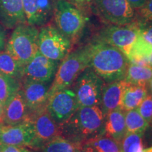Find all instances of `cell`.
Masks as SVG:
<instances>
[{
  "instance_id": "6da1fadb",
  "label": "cell",
  "mask_w": 152,
  "mask_h": 152,
  "mask_svg": "<svg viewBox=\"0 0 152 152\" xmlns=\"http://www.w3.org/2000/svg\"><path fill=\"white\" fill-rule=\"evenodd\" d=\"M129 60L116 47L96 39L90 43L89 67L105 83L124 80Z\"/></svg>"
},
{
  "instance_id": "7a4b0ae2",
  "label": "cell",
  "mask_w": 152,
  "mask_h": 152,
  "mask_svg": "<svg viewBox=\"0 0 152 152\" xmlns=\"http://www.w3.org/2000/svg\"><path fill=\"white\" fill-rule=\"evenodd\" d=\"M105 117L100 106L79 107L66 122L60 125L61 136L85 144L104 134Z\"/></svg>"
},
{
  "instance_id": "3957f363",
  "label": "cell",
  "mask_w": 152,
  "mask_h": 152,
  "mask_svg": "<svg viewBox=\"0 0 152 152\" xmlns=\"http://www.w3.org/2000/svg\"><path fill=\"white\" fill-rule=\"evenodd\" d=\"M90 59V44L68 53L58 66L49 87V96L56 91L71 87L82 72L89 67Z\"/></svg>"
},
{
  "instance_id": "277c9868",
  "label": "cell",
  "mask_w": 152,
  "mask_h": 152,
  "mask_svg": "<svg viewBox=\"0 0 152 152\" xmlns=\"http://www.w3.org/2000/svg\"><path fill=\"white\" fill-rule=\"evenodd\" d=\"M39 30L25 23L14 28L6 46V51L22 66L30 61L38 52Z\"/></svg>"
},
{
  "instance_id": "5b68a950",
  "label": "cell",
  "mask_w": 152,
  "mask_h": 152,
  "mask_svg": "<svg viewBox=\"0 0 152 152\" xmlns=\"http://www.w3.org/2000/svg\"><path fill=\"white\" fill-rule=\"evenodd\" d=\"M53 17L56 27L72 43L80 36L86 23L80 10L67 0H55Z\"/></svg>"
},
{
  "instance_id": "8992f818",
  "label": "cell",
  "mask_w": 152,
  "mask_h": 152,
  "mask_svg": "<svg viewBox=\"0 0 152 152\" xmlns=\"http://www.w3.org/2000/svg\"><path fill=\"white\" fill-rule=\"evenodd\" d=\"M72 44L54 25H45L39 30L38 51L50 59L61 61L70 52Z\"/></svg>"
},
{
  "instance_id": "52a82bcc",
  "label": "cell",
  "mask_w": 152,
  "mask_h": 152,
  "mask_svg": "<svg viewBox=\"0 0 152 152\" xmlns=\"http://www.w3.org/2000/svg\"><path fill=\"white\" fill-rule=\"evenodd\" d=\"M73 85L79 107L100 106L105 82L90 67L82 72Z\"/></svg>"
},
{
  "instance_id": "ba28073f",
  "label": "cell",
  "mask_w": 152,
  "mask_h": 152,
  "mask_svg": "<svg viewBox=\"0 0 152 152\" xmlns=\"http://www.w3.org/2000/svg\"><path fill=\"white\" fill-rule=\"evenodd\" d=\"M139 35L140 30L136 21L123 26L111 24L101 30L97 40L116 47L127 56Z\"/></svg>"
},
{
  "instance_id": "9c48e42d",
  "label": "cell",
  "mask_w": 152,
  "mask_h": 152,
  "mask_svg": "<svg viewBox=\"0 0 152 152\" xmlns=\"http://www.w3.org/2000/svg\"><path fill=\"white\" fill-rule=\"evenodd\" d=\"M99 14L113 25H128L136 21L135 11L127 0H93Z\"/></svg>"
},
{
  "instance_id": "30bf717a",
  "label": "cell",
  "mask_w": 152,
  "mask_h": 152,
  "mask_svg": "<svg viewBox=\"0 0 152 152\" xmlns=\"http://www.w3.org/2000/svg\"><path fill=\"white\" fill-rule=\"evenodd\" d=\"M78 108L75 92L69 88L50 94L47 103V111L59 125L66 122Z\"/></svg>"
},
{
  "instance_id": "8fae6325",
  "label": "cell",
  "mask_w": 152,
  "mask_h": 152,
  "mask_svg": "<svg viewBox=\"0 0 152 152\" xmlns=\"http://www.w3.org/2000/svg\"><path fill=\"white\" fill-rule=\"evenodd\" d=\"M0 144L35 148V132L32 120L15 125H0Z\"/></svg>"
},
{
  "instance_id": "7c38bea8",
  "label": "cell",
  "mask_w": 152,
  "mask_h": 152,
  "mask_svg": "<svg viewBox=\"0 0 152 152\" xmlns=\"http://www.w3.org/2000/svg\"><path fill=\"white\" fill-rule=\"evenodd\" d=\"M35 132V148L42 147L56 137L61 136L60 125L53 119L47 107L30 115Z\"/></svg>"
},
{
  "instance_id": "4fadbf2b",
  "label": "cell",
  "mask_w": 152,
  "mask_h": 152,
  "mask_svg": "<svg viewBox=\"0 0 152 152\" xmlns=\"http://www.w3.org/2000/svg\"><path fill=\"white\" fill-rule=\"evenodd\" d=\"M49 87V83L22 80L20 90L30 115L47 107Z\"/></svg>"
},
{
  "instance_id": "5bb4252c",
  "label": "cell",
  "mask_w": 152,
  "mask_h": 152,
  "mask_svg": "<svg viewBox=\"0 0 152 152\" xmlns=\"http://www.w3.org/2000/svg\"><path fill=\"white\" fill-rule=\"evenodd\" d=\"M58 62L45 56L38 51L35 56L24 66L23 79L49 83L56 73Z\"/></svg>"
},
{
  "instance_id": "9a60e30c",
  "label": "cell",
  "mask_w": 152,
  "mask_h": 152,
  "mask_svg": "<svg viewBox=\"0 0 152 152\" xmlns=\"http://www.w3.org/2000/svg\"><path fill=\"white\" fill-rule=\"evenodd\" d=\"M55 0H23L27 23L34 26L46 25L54 14Z\"/></svg>"
},
{
  "instance_id": "2e32d148",
  "label": "cell",
  "mask_w": 152,
  "mask_h": 152,
  "mask_svg": "<svg viewBox=\"0 0 152 152\" xmlns=\"http://www.w3.org/2000/svg\"><path fill=\"white\" fill-rule=\"evenodd\" d=\"M30 118V112L25 102L21 90L13 95L4 106V125H15Z\"/></svg>"
},
{
  "instance_id": "e0dca14e",
  "label": "cell",
  "mask_w": 152,
  "mask_h": 152,
  "mask_svg": "<svg viewBox=\"0 0 152 152\" xmlns=\"http://www.w3.org/2000/svg\"><path fill=\"white\" fill-rule=\"evenodd\" d=\"M26 22L23 0H0V23L14 28Z\"/></svg>"
},
{
  "instance_id": "ac0fdd59",
  "label": "cell",
  "mask_w": 152,
  "mask_h": 152,
  "mask_svg": "<svg viewBox=\"0 0 152 152\" xmlns=\"http://www.w3.org/2000/svg\"><path fill=\"white\" fill-rule=\"evenodd\" d=\"M130 84L125 80L105 83L101 98L100 107L105 114L113 110L121 109L123 92Z\"/></svg>"
},
{
  "instance_id": "d6986e66",
  "label": "cell",
  "mask_w": 152,
  "mask_h": 152,
  "mask_svg": "<svg viewBox=\"0 0 152 152\" xmlns=\"http://www.w3.org/2000/svg\"><path fill=\"white\" fill-rule=\"evenodd\" d=\"M125 111L121 109L113 110L106 114L104 134L121 142L126 134Z\"/></svg>"
},
{
  "instance_id": "ffe728a7",
  "label": "cell",
  "mask_w": 152,
  "mask_h": 152,
  "mask_svg": "<svg viewBox=\"0 0 152 152\" xmlns=\"http://www.w3.org/2000/svg\"><path fill=\"white\" fill-rule=\"evenodd\" d=\"M148 94V87L130 85L123 92L121 109L128 111L137 109Z\"/></svg>"
},
{
  "instance_id": "44dd1931",
  "label": "cell",
  "mask_w": 152,
  "mask_h": 152,
  "mask_svg": "<svg viewBox=\"0 0 152 152\" xmlns=\"http://www.w3.org/2000/svg\"><path fill=\"white\" fill-rule=\"evenodd\" d=\"M152 79V68L129 62L125 80L130 85L149 86Z\"/></svg>"
},
{
  "instance_id": "7402d4cb",
  "label": "cell",
  "mask_w": 152,
  "mask_h": 152,
  "mask_svg": "<svg viewBox=\"0 0 152 152\" xmlns=\"http://www.w3.org/2000/svg\"><path fill=\"white\" fill-rule=\"evenodd\" d=\"M84 144L58 136L45 143L42 149L43 152H77Z\"/></svg>"
},
{
  "instance_id": "603a6c76",
  "label": "cell",
  "mask_w": 152,
  "mask_h": 152,
  "mask_svg": "<svg viewBox=\"0 0 152 152\" xmlns=\"http://www.w3.org/2000/svg\"><path fill=\"white\" fill-rule=\"evenodd\" d=\"M23 66L13 58L7 51L0 52V73L21 81L23 77Z\"/></svg>"
},
{
  "instance_id": "cb8c5ba5",
  "label": "cell",
  "mask_w": 152,
  "mask_h": 152,
  "mask_svg": "<svg viewBox=\"0 0 152 152\" xmlns=\"http://www.w3.org/2000/svg\"><path fill=\"white\" fill-rule=\"evenodd\" d=\"M96 152H122L121 142L102 134L90 139L85 143Z\"/></svg>"
},
{
  "instance_id": "d4e9b609",
  "label": "cell",
  "mask_w": 152,
  "mask_h": 152,
  "mask_svg": "<svg viewBox=\"0 0 152 152\" xmlns=\"http://www.w3.org/2000/svg\"><path fill=\"white\" fill-rule=\"evenodd\" d=\"M125 118L126 133L144 134L149 126V123L140 115L137 109L125 111Z\"/></svg>"
},
{
  "instance_id": "484cf974",
  "label": "cell",
  "mask_w": 152,
  "mask_h": 152,
  "mask_svg": "<svg viewBox=\"0 0 152 152\" xmlns=\"http://www.w3.org/2000/svg\"><path fill=\"white\" fill-rule=\"evenodd\" d=\"M20 89L21 81L0 73V102L4 106Z\"/></svg>"
},
{
  "instance_id": "4316f807",
  "label": "cell",
  "mask_w": 152,
  "mask_h": 152,
  "mask_svg": "<svg viewBox=\"0 0 152 152\" xmlns=\"http://www.w3.org/2000/svg\"><path fill=\"white\" fill-rule=\"evenodd\" d=\"M144 134L126 133L121 142L122 152H144Z\"/></svg>"
},
{
  "instance_id": "83f0119b",
  "label": "cell",
  "mask_w": 152,
  "mask_h": 152,
  "mask_svg": "<svg viewBox=\"0 0 152 152\" xmlns=\"http://www.w3.org/2000/svg\"><path fill=\"white\" fill-rule=\"evenodd\" d=\"M137 109L149 125L151 124L152 123V93L147 94Z\"/></svg>"
},
{
  "instance_id": "f1b7e54d",
  "label": "cell",
  "mask_w": 152,
  "mask_h": 152,
  "mask_svg": "<svg viewBox=\"0 0 152 152\" xmlns=\"http://www.w3.org/2000/svg\"><path fill=\"white\" fill-rule=\"evenodd\" d=\"M135 11L137 22L152 20V0H146L141 8Z\"/></svg>"
},
{
  "instance_id": "f546056e",
  "label": "cell",
  "mask_w": 152,
  "mask_h": 152,
  "mask_svg": "<svg viewBox=\"0 0 152 152\" xmlns=\"http://www.w3.org/2000/svg\"><path fill=\"white\" fill-rule=\"evenodd\" d=\"M137 23L140 35L145 40L152 45V20Z\"/></svg>"
},
{
  "instance_id": "4dcf8cb0",
  "label": "cell",
  "mask_w": 152,
  "mask_h": 152,
  "mask_svg": "<svg viewBox=\"0 0 152 152\" xmlns=\"http://www.w3.org/2000/svg\"><path fill=\"white\" fill-rule=\"evenodd\" d=\"M1 152H30L29 150L21 146L2 145Z\"/></svg>"
},
{
  "instance_id": "1f68e13d",
  "label": "cell",
  "mask_w": 152,
  "mask_h": 152,
  "mask_svg": "<svg viewBox=\"0 0 152 152\" xmlns=\"http://www.w3.org/2000/svg\"><path fill=\"white\" fill-rule=\"evenodd\" d=\"M144 136H145V143L147 147L152 146V124L150 125L146 132H144Z\"/></svg>"
},
{
  "instance_id": "d6a6232c",
  "label": "cell",
  "mask_w": 152,
  "mask_h": 152,
  "mask_svg": "<svg viewBox=\"0 0 152 152\" xmlns=\"http://www.w3.org/2000/svg\"><path fill=\"white\" fill-rule=\"evenodd\" d=\"M6 44L5 28L0 23V52L4 48Z\"/></svg>"
},
{
  "instance_id": "836d02e7",
  "label": "cell",
  "mask_w": 152,
  "mask_h": 152,
  "mask_svg": "<svg viewBox=\"0 0 152 152\" xmlns=\"http://www.w3.org/2000/svg\"><path fill=\"white\" fill-rule=\"evenodd\" d=\"M127 1L132 7V9L134 11H136L141 8L142 6L144 5V4L145 3L146 0H127Z\"/></svg>"
},
{
  "instance_id": "e575fe53",
  "label": "cell",
  "mask_w": 152,
  "mask_h": 152,
  "mask_svg": "<svg viewBox=\"0 0 152 152\" xmlns=\"http://www.w3.org/2000/svg\"><path fill=\"white\" fill-rule=\"evenodd\" d=\"M77 152H96L95 150L93 149L92 147L87 145V144H84L83 147H82L81 149H80Z\"/></svg>"
},
{
  "instance_id": "d590c367",
  "label": "cell",
  "mask_w": 152,
  "mask_h": 152,
  "mask_svg": "<svg viewBox=\"0 0 152 152\" xmlns=\"http://www.w3.org/2000/svg\"><path fill=\"white\" fill-rule=\"evenodd\" d=\"M4 124V105L0 102V125Z\"/></svg>"
},
{
  "instance_id": "8d00e7d4",
  "label": "cell",
  "mask_w": 152,
  "mask_h": 152,
  "mask_svg": "<svg viewBox=\"0 0 152 152\" xmlns=\"http://www.w3.org/2000/svg\"><path fill=\"white\" fill-rule=\"evenodd\" d=\"M144 152H152V146L144 147Z\"/></svg>"
},
{
  "instance_id": "74e56055",
  "label": "cell",
  "mask_w": 152,
  "mask_h": 152,
  "mask_svg": "<svg viewBox=\"0 0 152 152\" xmlns=\"http://www.w3.org/2000/svg\"><path fill=\"white\" fill-rule=\"evenodd\" d=\"M149 86H150V88H151V93H152V79L151 82H150V84H149Z\"/></svg>"
},
{
  "instance_id": "f35d334b",
  "label": "cell",
  "mask_w": 152,
  "mask_h": 152,
  "mask_svg": "<svg viewBox=\"0 0 152 152\" xmlns=\"http://www.w3.org/2000/svg\"><path fill=\"white\" fill-rule=\"evenodd\" d=\"M1 149H2V144H0V152H1Z\"/></svg>"
},
{
  "instance_id": "ab89813d",
  "label": "cell",
  "mask_w": 152,
  "mask_h": 152,
  "mask_svg": "<svg viewBox=\"0 0 152 152\" xmlns=\"http://www.w3.org/2000/svg\"><path fill=\"white\" fill-rule=\"evenodd\" d=\"M151 124H152V123H151V124H150V125H151Z\"/></svg>"
}]
</instances>
